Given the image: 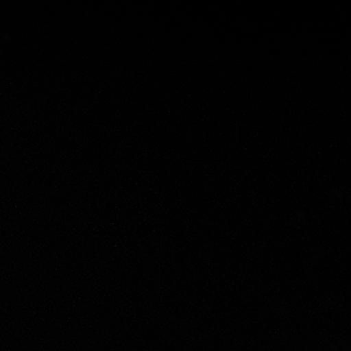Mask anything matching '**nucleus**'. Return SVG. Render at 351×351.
<instances>
[]
</instances>
